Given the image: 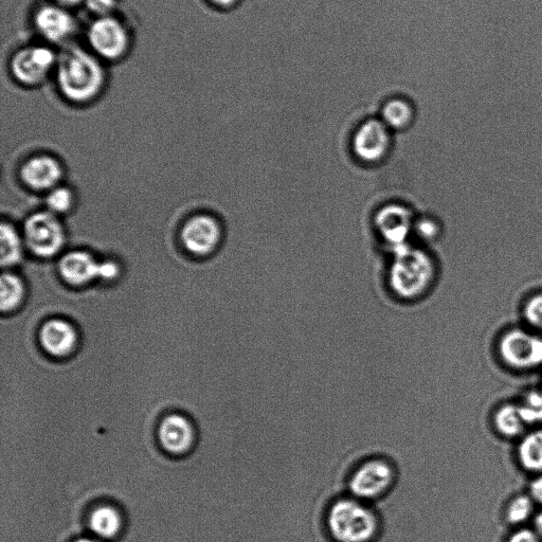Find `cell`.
<instances>
[{"instance_id":"cell-4","label":"cell","mask_w":542,"mask_h":542,"mask_svg":"<svg viewBox=\"0 0 542 542\" xmlns=\"http://www.w3.org/2000/svg\"><path fill=\"white\" fill-rule=\"evenodd\" d=\"M399 467L384 455H372L357 461L350 469L347 493L374 504L388 497L399 482Z\"/></svg>"},{"instance_id":"cell-31","label":"cell","mask_w":542,"mask_h":542,"mask_svg":"<svg viewBox=\"0 0 542 542\" xmlns=\"http://www.w3.org/2000/svg\"><path fill=\"white\" fill-rule=\"evenodd\" d=\"M529 495L542 508V474L535 476L529 485Z\"/></svg>"},{"instance_id":"cell-3","label":"cell","mask_w":542,"mask_h":542,"mask_svg":"<svg viewBox=\"0 0 542 542\" xmlns=\"http://www.w3.org/2000/svg\"><path fill=\"white\" fill-rule=\"evenodd\" d=\"M57 82L68 101L85 104L102 93L106 76L97 56L80 48H70L58 60Z\"/></svg>"},{"instance_id":"cell-33","label":"cell","mask_w":542,"mask_h":542,"mask_svg":"<svg viewBox=\"0 0 542 542\" xmlns=\"http://www.w3.org/2000/svg\"><path fill=\"white\" fill-rule=\"evenodd\" d=\"M533 530L542 539V511L536 513L533 518Z\"/></svg>"},{"instance_id":"cell-27","label":"cell","mask_w":542,"mask_h":542,"mask_svg":"<svg viewBox=\"0 0 542 542\" xmlns=\"http://www.w3.org/2000/svg\"><path fill=\"white\" fill-rule=\"evenodd\" d=\"M46 202L51 213L63 214L70 210L72 203H74V195L67 188H54L48 195Z\"/></svg>"},{"instance_id":"cell-1","label":"cell","mask_w":542,"mask_h":542,"mask_svg":"<svg viewBox=\"0 0 542 542\" xmlns=\"http://www.w3.org/2000/svg\"><path fill=\"white\" fill-rule=\"evenodd\" d=\"M323 526L334 542H375L382 533L383 521L374 504L346 493L327 504Z\"/></svg>"},{"instance_id":"cell-6","label":"cell","mask_w":542,"mask_h":542,"mask_svg":"<svg viewBox=\"0 0 542 542\" xmlns=\"http://www.w3.org/2000/svg\"><path fill=\"white\" fill-rule=\"evenodd\" d=\"M87 39L95 56L107 61L121 60L131 46L128 29L113 15L97 18L88 29Z\"/></svg>"},{"instance_id":"cell-10","label":"cell","mask_w":542,"mask_h":542,"mask_svg":"<svg viewBox=\"0 0 542 542\" xmlns=\"http://www.w3.org/2000/svg\"><path fill=\"white\" fill-rule=\"evenodd\" d=\"M391 130L381 119L361 123L352 137L354 156L363 164L376 165L389 155L392 147Z\"/></svg>"},{"instance_id":"cell-14","label":"cell","mask_w":542,"mask_h":542,"mask_svg":"<svg viewBox=\"0 0 542 542\" xmlns=\"http://www.w3.org/2000/svg\"><path fill=\"white\" fill-rule=\"evenodd\" d=\"M62 278L74 286H82L100 276V263L85 251L69 252L60 262Z\"/></svg>"},{"instance_id":"cell-2","label":"cell","mask_w":542,"mask_h":542,"mask_svg":"<svg viewBox=\"0 0 542 542\" xmlns=\"http://www.w3.org/2000/svg\"><path fill=\"white\" fill-rule=\"evenodd\" d=\"M388 282L399 299L417 301L425 297L438 278V265L428 251L408 245L392 252Z\"/></svg>"},{"instance_id":"cell-8","label":"cell","mask_w":542,"mask_h":542,"mask_svg":"<svg viewBox=\"0 0 542 542\" xmlns=\"http://www.w3.org/2000/svg\"><path fill=\"white\" fill-rule=\"evenodd\" d=\"M58 58L46 46H28L18 50L11 59L10 70L13 78L21 85H41L57 69Z\"/></svg>"},{"instance_id":"cell-24","label":"cell","mask_w":542,"mask_h":542,"mask_svg":"<svg viewBox=\"0 0 542 542\" xmlns=\"http://www.w3.org/2000/svg\"><path fill=\"white\" fill-rule=\"evenodd\" d=\"M520 317L526 328L542 334V289L533 292L523 300Z\"/></svg>"},{"instance_id":"cell-5","label":"cell","mask_w":542,"mask_h":542,"mask_svg":"<svg viewBox=\"0 0 542 542\" xmlns=\"http://www.w3.org/2000/svg\"><path fill=\"white\" fill-rule=\"evenodd\" d=\"M501 364L515 372H529L542 367V334L526 327L503 331L496 343Z\"/></svg>"},{"instance_id":"cell-18","label":"cell","mask_w":542,"mask_h":542,"mask_svg":"<svg viewBox=\"0 0 542 542\" xmlns=\"http://www.w3.org/2000/svg\"><path fill=\"white\" fill-rule=\"evenodd\" d=\"M518 465L531 475L542 474V429L527 431L518 441L515 449Z\"/></svg>"},{"instance_id":"cell-11","label":"cell","mask_w":542,"mask_h":542,"mask_svg":"<svg viewBox=\"0 0 542 542\" xmlns=\"http://www.w3.org/2000/svg\"><path fill=\"white\" fill-rule=\"evenodd\" d=\"M222 240V228L212 216H193L182 230V241L192 255L206 257L218 248Z\"/></svg>"},{"instance_id":"cell-15","label":"cell","mask_w":542,"mask_h":542,"mask_svg":"<svg viewBox=\"0 0 542 542\" xmlns=\"http://www.w3.org/2000/svg\"><path fill=\"white\" fill-rule=\"evenodd\" d=\"M40 339L46 352L56 357L70 354L77 345V333L70 323L52 319L44 324Z\"/></svg>"},{"instance_id":"cell-12","label":"cell","mask_w":542,"mask_h":542,"mask_svg":"<svg viewBox=\"0 0 542 542\" xmlns=\"http://www.w3.org/2000/svg\"><path fill=\"white\" fill-rule=\"evenodd\" d=\"M34 26L46 41L60 44L68 41L77 30V23L66 8L45 5L34 14Z\"/></svg>"},{"instance_id":"cell-35","label":"cell","mask_w":542,"mask_h":542,"mask_svg":"<svg viewBox=\"0 0 542 542\" xmlns=\"http://www.w3.org/2000/svg\"><path fill=\"white\" fill-rule=\"evenodd\" d=\"M75 542H100V541L93 538H81V539L76 540Z\"/></svg>"},{"instance_id":"cell-17","label":"cell","mask_w":542,"mask_h":542,"mask_svg":"<svg viewBox=\"0 0 542 542\" xmlns=\"http://www.w3.org/2000/svg\"><path fill=\"white\" fill-rule=\"evenodd\" d=\"M492 426L500 438L516 441L525 435L529 427L518 402L500 404L493 412Z\"/></svg>"},{"instance_id":"cell-28","label":"cell","mask_w":542,"mask_h":542,"mask_svg":"<svg viewBox=\"0 0 542 542\" xmlns=\"http://www.w3.org/2000/svg\"><path fill=\"white\" fill-rule=\"evenodd\" d=\"M86 8L97 18L112 16L117 7V0H84Z\"/></svg>"},{"instance_id":"cell-23","label":"cell","mask_w":542,"mask_h":542,"mask_svg":"<svg viewBox=\"0 0 542 542\" xmlns=\"http://www.w3.org/2000/svg\"><path fill=\"white\" fill-rule=\"evenodd\" d=\"M0 286H2V293H0L2 311L6 313L15 310L25 297L23 281L13 274L5 273Z\"/></svg>"},{"instance_id":"cell-34","label":"cell","mask_w":542,"mask_h":542,"mask_svg":"<svg viewBox=\"0 0 542 542\" xmlns=\"http://www.w3.org/2000/svg\"><path fill=\"white\" fill-rule=\"evenodd\" d=\"M84 3V0H54V4H57L63 8H72Z\"/></svg>"},{"instance_id":"cell-25","label":"cell","mask_w":542,"mask_h":542,"mask_svg":"<svg viewBox=\"0 0 542 542\" xmlns=\"http://www.w3.org/2000/svg\"><path fill=\"white\" fill-rule=\"evenodd\" d=\"M518 403L528 426L542 424V389L528 391Z\"/></svg>"},{"instance_id":"cell-26","label":"cell","mask_w":542,"mask_h":542,"mask_svg":"<svg viewBox=\"0 0 542 542\" xmlns=\"http://www.w3.org/2000/svg\"><path fill=\"white\" fill-rule=\"evenodd\" d=\"M442 227L441 224L429 216L415 220L414 223V236H417L421 241L426 243H432L441 237Z\"/></svg>"},{"instance_id":"cell-13","label":"cell","mask_w":542,"mask_h":542,"mask_svg":"<svg viewBox=\"0 0 542 542\" xmlns=\"http://www.w3.org/2000/svg\"><path fill=\"white\" fill-rule=\"evenodd\" d=\"M62 174L59 162L50 156H36L29 159L21 171L24 183L34 190L56 188Z\"/></svg>"},{"instance_id":"cell-29","label":"cell","mask_w":542,"mask_h":542,"mask_svg":"<svg viewBox=\"0 0 542 542\" xmlns=\"http://www.w3.org/2000/svg\"><path fill=\"white\" fill-rule=\"evenodd\" d=\"M507 542H542L533 529L518 528L508 538Z\"/></svg>"},{"instance_id":"cell-21","label":"cell","mask_w":542,"mask_h":542,"mask_svg":"<svg viewBox=\"0 0 542 542\" xmlns=\"http://www.w3.org/2000/svg\"><path fill=\"white\" fill-rule=\"evenodd\" d=\"M536 503L528 494H519L513 497L505 508L504 519L510 526L522 528L525 523L535 516Z\"/></svg>"},{"instance_id":"cell-19","label":"cell","mask_w":542,"mask_h":542,"mask_svg":"<svg viewBox=\"0 0 542 542\" xmlns=\"http://www.w3.org/2000/svg\"><path fill=\"white\" fill-rule=\"evenodd\" d=\"M414 118L415 108L412 102L404 97H393L384 103L379 119L391 131H404L413 123Z\"/></svg>"},{"instance_id":"cell-7","label":"cell","mask_w":542,"mask_h":542,"mask_svg":"<svg viewBox=\"0 0 542 542\" xmlns=\"http://www.w3.org/2000/svg\"><path fill=\"white\" fill-rule=\"evenodd\" d=\"M25 240L32 254L52 258L59 254L65 243V231L56 214L35 213L25 224Z\"/></svg>"},{"instance_id":"cell-20","label":"cell","mask_w":542,"mask_h":542,"mask_svg":"<svg viewBox=\"0 0 542 542\" xmlns=\"http://www.w3.org/2000/svg\"><path fill=\"white\" fill-rule=\"evenodd\" d=\"M89 527L100 539H113L121 531L122 519L114 508L103 505L90 515Z\"/></svg>"},{"instance_id":"cell-9","label":"cell","mask_w":542,"mask_h":542,"mask_svg":"<svg viewBox=\"0 0 542 542\" xmlns=\"http://www.w3.org/2000/svg\"><path fill=\"white\" fill-rule=\"evenodd\" d=\"M415 218L410 208L392 203L379 208L374 216V227L384 244L392 251L410 245Z\"/></svg>"},{"instance_id":"cell-30","label":"cell","mask_w":542,"mask_h":542,"mask_svg":"<svg viewBox=\"0 0 542 542\" xmlns=\"http://www.w3.org/2000/svg\"><path fill=\"white\" fill-rule=\"evenodd\" d=\"M119 276V266L112 261L100 263V279L112 281Z\"/></svg>"},{"instance_id":"cell-16","label":"cell","mask_w":542,"mask_h":542,"mask_svg":"<svg viewBox=\"0 0 542 542\" xmlns=\"http://www.w3.org/2000/svg\"><path fill=\"white\" fill-rule=\"evenodd\" d=\"M194 435L191 424L180 415H170L159 428V440L172 454H184L191 447Z\"/></svg>"},{"instance_id":"cell-22","label":"cell","mask_w":542,"mask_h":542,"mask_svg":"<svg viewBox=\"0 0 542 542\" xmlns=\"http://www.w3.org/2000/svg\"><path fill=\"white\" fill-rule=\"evenodd\" d=\"M0 242H2V266L12 267L20 263L23 258V243L15 228L8 223L2 224L0 229Z\"/></svg>"},{"instance_id":"cell-32","label":"cell","mask_w":542,"mask_h":542,"mask_svg":"<svg viewBox=\"0 0 542 542\" xmlns=\"http://www.w3.org/2000/svg\"><path fill=\"white\" fill-rule=\"evenodd\" d=\"M214 7L222 10H231L242 2V0H208Z\"/></svg>"}]
</instances>
